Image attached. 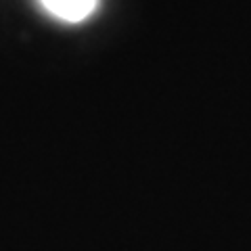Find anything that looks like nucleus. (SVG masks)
<instances>
[{"instance_id": "1", "label": "nucleus", "mask_w": 251, "mask_h": 251, "mask_svg": "<svg viewBox=\"0 0 251 251\" xmlns=\"http://www.w3.org/2000/svg\"><path fill=\"white\" fill-rule=\"evenodd\" d=\"M44 4L63 19L80 21L94 9L97 0H44Z\"/></svg>"}]
</instances>
